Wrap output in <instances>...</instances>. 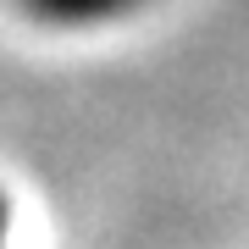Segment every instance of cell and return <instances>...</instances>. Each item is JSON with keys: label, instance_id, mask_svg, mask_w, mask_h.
Returning <instances> with one entry per match:
<instances>
[{"label": "cell", "instance_id": "6da1fadb", "mask_svg": "<svg viewBox=\"0 0 249 249\" xmlns=\"http://www.w3.org/2000/svg\"><path fill=\"white\" fill-rule=\"evenodd\" d=\"M155 11V0H6V17L34 39L55 45H94L127 34Z\"/></svg>", "mask_w": 249, "mask_h": 249}, {"label": "cell", "instance_id": "7a4b0ae2", "mask_svg": "<svg viewBox=\"0 0 249 249\" xmlns=\"http://www.w3.org/2000/svg\"><path fill=\"white\" fill-rule=\"evenodd\" d=\"M0 249H55L34 194L0 166Z\"/></svg>", "mask_w": 249, "mask_h": 249}]
</instances>
